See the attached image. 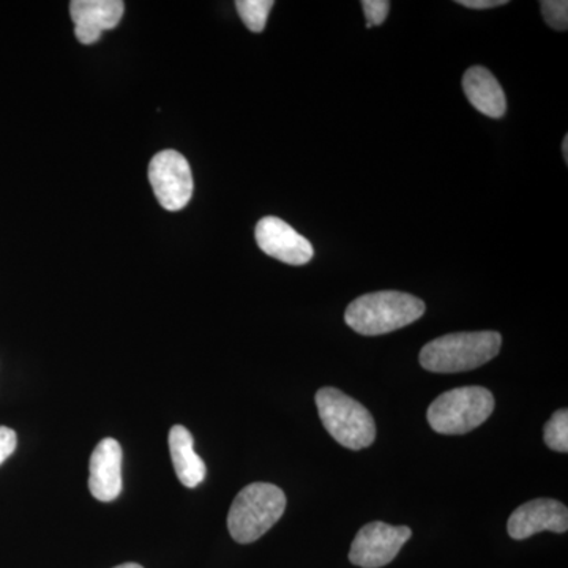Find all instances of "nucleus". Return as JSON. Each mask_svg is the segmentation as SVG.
I'll return each mask as SVG.
<instances>
[{"label": "nucleus", "instance_id": "nucleus-10", "mask_svg": "<svg viewBox=\"0 0 568 568\" xmlns=\"http://www.w3.org/2000/svg\"><path fill=\"white\" fill-rule=\"evenodd\" d=\"M122 462L121 444L112 437H104L92 452L89 463V491L100 503H112L121 496Z\"/></svg>", "mask_w": 568, "mask_h": 568}, {"label": "nucleus", "instance_id": "nucleus-18", "mask_svg": "<svg viewBox=\"0 0 568 568\" xmlns=\"http://www.w3.org/2000/svg\"><path fill=\"white\" fill-rule=\"evenodd\" d=\"M17 446V433L9 428V426H0V465L13 455Z\"/></svg>", "mask_w": 568, "mask_h": 568}, {"label": "nucleus", "instance_id": "nucleus-2", "mask_svg": "<svg viewBox=\"0 0 568 568\" xmlns=\"http://www.w3.org/2000/svg\"><path fill=\"white\" fill-rule=\"evenodd\" d=\"M503 336L497 332H462L433 339L420 351V365L432 373L452 375L488 364L499 354Z\"/></svg>", "mask_w": 568, "mask_h": 568}, {"label": "nucleus", "instance_id": "nucleus-6", "mask_svg": "<svg viewBox=\"0 0 568 568\" xmlns=\"http://www.w3.org/2000/svg\"><path fill=\"white\" fill-rule=\"evenodd\" d=\"M149 181L163 209L182 211L193 196L192 168L182 153L162 151L149 164Z\"/></svg>", "mask_w": 568, "mask_h": 568}, {"label": "nucleus", "instance_id": "nucleus-8", "mask_svg": "<svg viewBox=\"0 0 568 568\" xmlns=\"http://www.w3.org/2000/svg\"><path fill=\"white\" fill-rule=\"evenodd\" d=\"M257 245L265 254L290 265H305L315 256V250L304 235L283 220L265 216L256 224Z\"/></svg>", "mask_w": 568, "mask_h": 568}, {"label": "nucleus", "instance_id": "nucleus-17", "mask_svg": "<svg viewBox=\"0 0 568 568\" xmlns=\"http://www.w3.org/2000/svg\"><path fill=\"white\" fill-rule=\"evenodd\" d=\"M366 28L372 29L375 26L384 24L387 20L388 10H390V2L388 0H364Z\"/></svg>", "mask_w": 568, "mask_h": 568}, {"label": "nucleus", "instance_id": "nucleus-3", "mask_svg": "<svg viewBox=\"0 0 568 568\" xmlns=\"http://www.w3.org/2000/svg\"><path fill=\"white\" fill-rule=\"evenodd\" d=\"M286 510V495L272 484H252L235 496L227 529L237 544H253L268 532Z\"/></svg>", "mask_w": 568, "mask_h": 568}, {"label": "nucleus", "instance_id": "nucleus-1", "mask_svg": "<svg viewBox=\"0 0 568 568\" xmlns=\"http://www.w3.org/2000/svg\"><path fill=\"white\" fill-rule=\"evenodd\" d=\"M424 301L399 291H379L361 295L347 306L346 324L357 334L377 336L390 334L416 323L425 315Z\"/></svg>", "mask_w": 568, "mask_h": 568}, {"label": "nucleus", "instance_id": "nucleus-9", "mask_svg": "<svg viewBox=\"0 0 568 568\" xmlns=\"http://www.w3.org/2000/svg\"><path fill=\"white\" fill-rule=\"evenodd\" d=\"M568 529V508L555 499H534L523 504L507 523L508 536L526 540L538 532L564 534Z\"/></svg>", "mask_w": 568, "mask_h": 568}, {"label": "nucleus", "instance_id": "nucleus-21", "mask_svg": "<svg viewBox=\"0 0 568 568\" xmlns=\"http://www.w3.org/2000/svg\"><path fill=\"white\" fill-rule=\"evenodd\" d=\"M114 568H144V567H141L140 564L129 562V564H122V566H118Z\"/></svg>", "mask_w": 568, "mask_h": 568}, {"label": "nucleus", "instance_id": "nucleus-12", "mask_svg": "<svg viewBox=\"0 0 568 568\" xmlns=\"http://www.w3.org/2000/svg\"><path fill=\"white\" fill-rule=\"evenodd\" d=\"M463 89L469 103L481 114L491 119L506 114V93L491 71L484 67H470L463 77Z\"/></svg>", "mask_w": 568, "mask_h": 568}, {"label": "nucleus", "instance_id": "nucleus-20", "mask_svg": "<svg viewBox=\"0 0 568 568\" xmlns=\"http://www.w3.org/2000/svg\"><path fill=\"white\" fill-rule=\"evenodd\" d=\"M562 152H564V160H566V163H568V134H566V138H564Z\"/></svg>", "mask_w": 568, "mask_h": 568}, {"label": "nucleus", "instance_id": "nucleus-5", "mask_svg": "<svg viewBox=\"0 0 568 568\" xmlns=\"http://www.w3.org/2000/svg\"><path fill=\"white\" fill-rule=\"evenodd\" d=\"M495 396L485 387H458L437 396L428 407V424L439 435H466L488 420Z\"/></svg>", "mask_w": 568, "mask_h": 568}, {"label": "nucleus", "instance_id": "nucleus-11", "mask_svg": "<svg viewBox=\"0 0 568 568\" xmlns=\"http://www.w3.org/2000/svg\"><path fill=\"white\" fill-rule=\"evenodd\" d=\"M125 11L122 0H73L70 2L74 36L82 44H93L104 31L118 28Z\"/></svg>", "mask_w": 568, "mask_h": 568}, {"label": "nucleus", "instance_id": "nucleus-15", "mask_svg": "<svg viewBox=\"0 0 568 568\" xmlns=\"http://www.w3.org/2000/svg\"><path fill=\"white\" fill-rule=\"evenodd\" d=\"M545 444L551 450L567 454L568 452V410L560 409L545 425Z\"/></svg>", "mask_w": 568, "mask_h": 568}, {"label": "nucleus", "instance_id": "nucleus-4", "mask_svg": "<svg viewBox=\"0 0 568 568\" xmlns=\"http://www.w3.org/2000/svg\"><path fill=\"white\" fill-rule=\"evenodd\" d=\"M316 406L324 428L343 447L362 450L375 443V418L357 399L338 388L324 387L317 390Z\"/></svg>", "mask_w": 568, "mask_h": 568}, {"label": "nucleus", "instance_id": "nucleus-14", "mask_svg": "<svg viewBox=\"0 0 568 568\" xmlns=\"http://www.w3.org/2000/svg\"><path fill=\"white\" fill-rule=\"evenodd\" d=\"M274 6V0H237L235 2L242 21L254 33L264 31Z\"/></svg>", "mask_w": 568, "mask_h": 568}, {"label": "nucleus", "instance_id": "nucleus-7", "mask_svg": "<svg viewBox=\"0 0 568 568\" xmlns=\"http://www.w3.org/2000/svg\"><path fill=\"white\" fill-rule=\"evenodd\" d=\"M413 536L407 526L373 521L358 530L351 545L349 560L362 568L386 567Z\"/></svg>", "mask_w": 568, "mask_h": 568}, {"label": "nucleus", "instance_id": "nucleus-16", "mask_svg": "<svg viewBox=\"0 0 568 568\" xmlns=\"http://www.w3.org/2000/svg\"><path fill=\"white\" fill-rule=\"evenodd\" d=\"M541 14L549 28L556 31H567L568 28V2L567 0H541Z\"/></svg>", "mask_w": 568, "mask_h": 568}, {"label": "nucleus", "instance_id": "nucleus-19", "mask_svg": "<svg viewBox=\"0 0 568 568\" xmlns=\"http://www.w3.org/2000/svg\"><path fill=\"white\" fill-rule=\"evenodd\" d=\"M459 6L473 10L496 9V7L507 6V0H458Z\"/></svg>", "mask_w": 568, "mask_h": 568}, {"label": "nucleus", "instance_id": "nucleus-13", "mask_svg": "<svg viewBox=\"0 0 568 568\" xmlns=\"http://www.w3.org/2000/svg\"><path fill=\"white\" fill-rule=\"evenodd\" d=\"M170 452L173 458L175 476L186 488H196L205 478V463L194 452L192 433L182 425H174L170 432Z\"/></svg>", "mask_w": 568, "mask_h": 568}]
</instances>
